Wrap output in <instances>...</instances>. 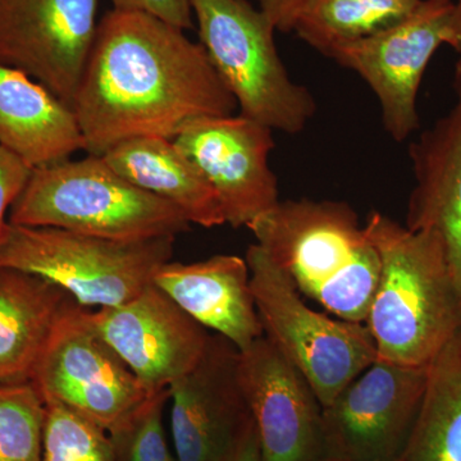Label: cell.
<instances>
[{
    "label": "cell",
    "instance_id": "1",
    "mask_svg": "<svg viewBox=\"0 0 461 461\" xmlns=\"http://www.w3.org/2000/svg\"><path fill=\"white\" fill-rule=\"evenodd\" d=\"M238 108L200 42L159 18L120 9L100 21L74 100L94 156L142 136L173 140L190 121Z\"/></svg>",
    "mask_w": 461,
    "mask_h": 461
},
{
    "label": "cell",
    "instance_id": "2",
    "mask_svg": "<svg viewBox=\"0 0 461 461\" xmlns=\"http://www.w3.org/2000/svg\"><path fill=\"white\" fill-rule=\"evenodd\" d=\"M379 258L366 326L379 359L429 366L461 330V296L436 235L381 212L364 223Z\"/></svg>",
    "mask_w": 461,
    "mask_h": 461
},
{
    "label": "cell",
    "instance_id": "3",
    "mask_svg": "<svg viewBox=\"0 0 461 461\" xmlns=\"http://www.w3.org/2000/svg\"><path fill=\"white\" fill-rule=\"evenodd\" d=\"M248 229L302 296L339 320L366 323L379 258L350 205L286 200Z\"/></svg>",
    "mask_w": 461,
    "mask_h": 461
},
{
    "label": "cell",
    "instance_id": "4",
    "mask_svg": "<svg viewBox=\"0 0 461 461\" xmlns=\"http://www.w3.org/2000/svg\"><path fill=\"white\" fill-rule=\"evenodd\" d=\"M8 222L115 241L176 238L191 224L180 209L135 186L94 154L33 169Z\"/></svg>",
    "mask_w": 461,
    "mask_h": 461
},
{
    "label": "cell",
    "instance_id": "5",
    "mask_svg": "<svg viewBox=\"0 0 461 461\" xmlns=\"http://www.w3.org/2000/svg\"><path fill=\"white\" fill-rule=\"evenodd\" d=\"M176 238L115 241L56 229L5 224L0 268L17 269L65 290L83 308L126 304L172 260Z\"/></svg>",
    "mask_w": 461,
    "mask_h": 461
},
{
    "label": "cell",
    "instance_id": "6",
    "mask_svg": "<svg viewBox=\"0 0 461 461\" xmlns=\"http://www.w3.org/2000/svg\"><path fill=\"white\" fill-rule=\"evenodd\" d=\"M200 44L242 115L296 135L317 111L311 91L294 83L275 44V26L248 0H190Z\"/></svg>",
    "mask_w": 461,
    "mask_h": 461
},
{
    "label": "cell",
    "instance_id": "7",
    "mask_svg": "<svg viewBox=\"0 0 461 461\" xmlns=\"http://www.w3.org/2000/svg\"><path fill=\"white\" fill-rule=\"evenodd\" d=\"M250 285L264 336L304 375L329 405L354 377L377 359L364 323L330 317L305 304L290 278L259 245L247 251Z\"/></svg>",
    "mask_w": 461,
    "mask_h": 461
},
{
    "label": "cell",
    "instance_id": "8",
    "mask_svg": "<svg viewBox=\"0 0 461 461\" xmlns=\"http://www.w3.org/2000/svg\"><path fill=\"white\" fill-rule=\"evenodd\" d=\"M30 381L42 399L67 406L113 435L154 391L87 321L86 308L71 304L51 330Z\"/></svg>",
    "mask_w": 461,
    "mask_h": 461
},
{
    "label": "cell",
    "instance_id": "9",
    "mask_svg": "<svg viewBox=\"0 0 461 461\" xmlns=\"http://www.w3.org/2000/svg\"><path fill=\"white\" fill-rule=\"evenodd\" d=\"M429 366L377 357L323 406L327 461H397L420 414Z\"/></svg>",
    "mask_w": 461,
    "mask_h": 461
},
{
    "label": "cell",
    "instance_id": "10",
    "mask_svg": "<svg viewBox=\"0 0 461 461\" xmlns=\"http://www.w3.org/2000/svg\"><path fill=\"white\" fill-rule=\"evenodd\" d=\"M454 0H421L409 16L324 56L357 72L377 96L384 130L405 141L420 129L417 98L433 54L446 44Z\"/></svg>",
    "mask_w": 461,
    "mask_h": 461
},
{
    "label": "cell",
    "instance_id": "11",
    "mask_svg": "<svg viewBox=\"0 0 461 461\" xmlns=\"http://www.w3.org/2000/svg\"><path fill=\"white\" fill-rule=\"evenodd\" d=\"M99 0H0V65L74 108L98 32Z\"/></svg>",
    "mask_w": 461,
    "mask_h": 461
},
{
    "label": "cell",
    "instance_id": "12",
    "mask_svg": "<svg viewBox=\"0 0 461 461\" xmlns=\"http://www.w3.org/2000/svg\"><path fill=\"white\" fill-rule=\"evenodd\" d=\"M272 132L242 114L213 115L190 121L173 139L217 194L233 229L248 227L280 203L269 167Z\"/></svg>",
    "mask_w": 461,
    "mask_h": 461
},
{
    "label": "cell",
    "instance_id": "13",
    "mask_svg": "<svg viewBox=\"0 0 461 461\" xmlns=\"http://www.w3.org/2000/svg\"><path fill=\"white\" fill-rule=\"evenodd\" d=\"M86 317L150 391L168 388L193 372L212 338L205 327L154 284L126 304L86 309Z\"/></svg>",
    "mask_w": 461,
    "mask_h": 461
},
{
    "label": "cell",
    "instance_id": "14",
    "mask_svg": "<svg viewBox=\"0 0 461 461\" xmlns=\"http://www.w3.org/2000/svg\"><path fill=\"white\" fill-rule=\"evenodd\" d=\"M260 461H327L323 406L304 375L266 336L239 351Z\"/></svg>",
    "mask_w": 461,
    "mask_h": 461
},
{
    "label": "cell",
    "instance_id": "15",
    "mask_svg": "<svg viewBox=\"0 0 461 461\" xmlns=\"http://www.w3.org/2000/svg\"><path fill=\"white\" fill-rule=\"evenodd\" d=\"M239 350L212 335L202 362L169 386L177 461H235L253 426L240 386Z\"/></svg>",
    "mask_w": 461,
    "mask_h": 461
},
{
    "label": "cell",
    "instance_id": "16",
    "mask_svg": "<svg viewBox=\"0 0 461 461\" xmlns=\"http://www.w3.org/2000/svg\"><path fill=\"white\" fill-rule=\"evenodd\" d=\"M453 86V108L409 147L415 185L405 226L439 240L461 296V58Z\"/></svg>",
    "mask_w": 461,
    "mask_h": 461
},
{
    "label": "cell",
    "instance_id": "17",
    "mask_svg": "<svg viewBox=\"0 0 461 461\" xmlns=\"http://www.w3.org/2000/svg\"><path fill=\"white\" fill-rule=\"evenodd\" d=\"M153 284L239 351L264 336L245 258L221 254L190 264L169 260L159 267Z\"/></svg>",
    "mask_w": 461,
    "mask_h": 461
},
{
    "label": "cell",
    "instance_id": "18",
    "mask_svg": "<svg viewBox=\"0 0 461 461\" xmlns=\"http://www.w3.org/2000/svg\"><path fill=\"white\" fill-rule=\"evenodd\" d=\"M0 145L32 169L85 150L74 108L23 72L0 65Z\"/></svg>",
    "mask_w": 461,
    "mask_h": 461
},
{
    "label": "cell",
    "instance_id": "19",
    "mask_svg": "<svg viewBox=\"0 0 461 461\" xmlns=\"http://www.w3.org/2000/svg\"><path fill=\"white\" fill-rule=\"evenodd\" d=\"M103 158L135 186L180 209L190 223L205 229L226 224L217 194L171 139H129L109 149Z\"/></svg>",
    "mask_w": 461,
    "mask_h": 461
},
{
    "label": "cell",
    "instance_id": "20",
    "mask_svg": "<svg viewBox=\"0 0 461 461\" xmlns=\"http://www.w3.org/2000/svg\"><path fill=\"white\" fill-rule=\"evenodd\" d=\"M74 303L44 278L0 268V384L32 379L57 321Z\"/></svg>",
    "mask_w": 461,
    "mask_h": 461
},
{
    "label": "cell",
    "instance_id": "21",
    "mask_svg": "<svg viewBox=\"0 0 461 461\" xmlns=\"http://www.w3.org/2000/svg\"><path fill=\"white\" fill-rule=\"evenodd\" d=\"M397 461H461V330L429 366L420 414Z\"/></svg>",
    "mask_w": 461,
    "mask_h": 461
},
{
    "label": "cell",
    "instance_id": "22",
    "mask_svg": "<svg viewBox=\"0 0 461 461\" xmlns=\"http://www.w3.org/2000/svg\"><path fill=\"white\" fill-rule=\"evenodd\" d=\"M421 0H299L288 32L324 54L333 45L366 38L409 16Z\"/></svg>",
    "mask_w": 461,
    "mask_h": 461
},
{
    "label": "cell",
    "instance_id": "23",
    "mask_svg": "<svg viewBox=\"0 0 461 461\" xmlns=\"http://www.w3.org/2000/svg\"><path fill=\"white\" fill-rule=\"evenodd\" d=\"M45 402L32 381L0 384V461H41Z\"/></svg>",
    "mask_w": 461,
    "mask_h": 461
},
{
    "label": "cell",
    "instance_id": "24",
    "mask_svg": "<svg viewBox=\"0 0 461 461\" xmlns=\"http://www.w3.org/2000/svg\"><path fill=\"white\" fill-rule=\"evenodd\" d=\"M44 402L41 461H117L107 430L62 403Z\"/></svg>",
    "mask_w": 461,
    "mask_h": 461
},
{
    "label": "cell",
    "instance_id": "25",
    "mask_svg": "<svg viewBox=\"0 0 461 461\" xmlns=\"http://www.w3.org/2000/svg\"><path fill=\"white\" fill-rule=\"evenodd\" d=\"M168 388L154 391L129 423L111 435L117 461H177L167 441L163 411Z\"/></svg>",
    "mask_w": 461,
    "mask_h": 461
},
{
    "label": "cell",
    "instance_id": "26",
    "mask_svg": "<svg viewBox=\"0 0 461 461\" xmlns=\"http://www.w3.org/2000/svg\"><path fill=\"white\" fill-rule=\"evenodd\" d=\"M33 169L0 145V239L5 230V215L25 189Z\"/></svg>",
    "mask_w": 461,
    "mask_h": 461
},
{
    "label": "cell",
    "instance_id": "27",
    "mask_svg": "<svg viewBox=\"0 0 461 461\" xmlns=\"http://www.w3.org/2000/svg\"><path fill=\"white\" fill-rule=\"evenodd\" d=\"M112 3L113 9L150 14L184 32L193 27L190 0H112Z\"/></svg>",
    "mask_w": 461,
    "mask_h": 461
},
{
    "label": "cell",
    "instance_id": "28",
    "mask_svg": "<svg viewBox=\"0 0 461 461\" xmlns=\"http://www.w3.org/2000/svg\"><path fill=\"white\" fill-rule=\"evenodd\" d=\"M297 2L299 0H260V9L271 21L276 32H288Z\"/></svg>",
    "mask_w": 461,
    "mask_h": 461
},
{
    "label": "cell",
    "instance_id": "29",
    "mask_svg": "<svg viewBox=\"0 0 461 461\" xmlns=\"http://www.w3.org/2000/svg\"><path fill=\"white\" fill-rule=\"evenodd\" d=\"M446 45L461 54V0H454V8L446 32Z\"/></svg>",
    "mask_w": 461,
    "mask_h": 461
},
{
    "label": "cell",
    "instance_id": "30",
    "mask_svg": "<svg viewBox=\"0 0 461 461\" xmlns=\"http://www.w3.org/2000/svg\"><path fill=\"white\" fill-rule=\"evenodd\" d=\"M235 461H260L259 442H258L257 430L254 423L253 426L250 427V429L248 430Z\"/></svg>",
    "mask_w": 461,
    "mask_h": 461
}]
</instances>
